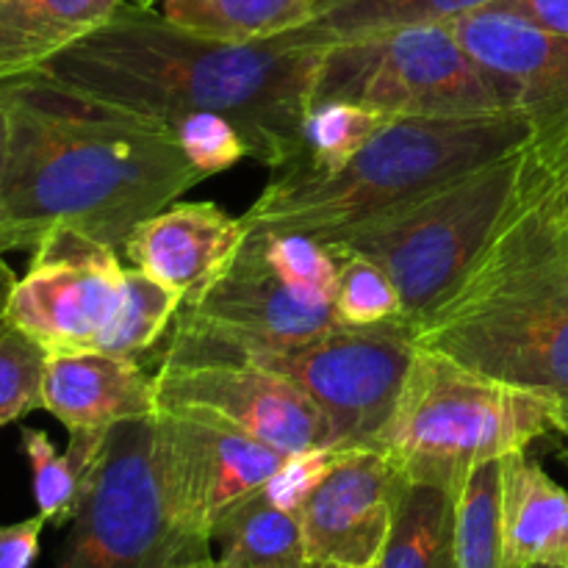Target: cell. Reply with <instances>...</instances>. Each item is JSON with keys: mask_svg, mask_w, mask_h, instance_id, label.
<instances>
[{"mask_svg": "<svg viewBox=\"0 0 568 568\" xmlns=\"http://www.w3.org/2000/svg\"><path fill=\"white\" fill-rule=\"evenodd\" d=\"M122 272L116 247L53 227L31 247L6 300V320L48 355L89 353L114 320Z\"/></svg>", "mask_w": 568, "mask_h": 568, "instance_id": "30bf717a", "label": "cell"}, {"mask_svg": "<svg viewBox=\"0 0 568 568\" xmlns=\"http://www.w3.org/2000/svg\"><path fill=\"white\" fill-rule=\"evenodd\" d=\"M155 410L231 427L292 455L327 447L322 410L283 377L225 361L161 358L153 375Z\"/></svg>", "mask_w": 568, "mask_h": 568, "instance_id": "8fae6325", "label": "cell"}, {"mask_svg": "<svg viewBox=\"0 0 568 568\" xmlns=\"http://www.w3.org/2000/svg\"><path fill=\"white\" fill-rule=\"evenodd\" d=\"M14 281H17V275L9 270V266H6L3 255H0V314L6 311V300H9V292H11V286H14Z\"/></svg>", "mask_w": 568, "mask_h": 568, "instance_id": "8d00e7d4", "label": "cell"}, {"mask_svg": "<svg viewBox=\"0 0 568 568\" xmlns=\"http://www.w3.org/2000/svg\"><path fill=\"white\" fill-rule=\"evenodd\" d=\"M9 116L3 253L31 250L53 227L122 247L150 220L205 181L166 125L20 78L0 87Z\"/></svg>", "mask_w": 568, "mask_h": 568, "instance_id": "7a4b0ae2", "label": "cell"}, {"mask_svg": "<svg viewBox=\"0 0 568 568\" xmlns=\"http://www.w3.org/2000/svg\"><path fill=\"white\" fill-rule=\"evenodd\" d=\"M322 568H336V566H322Z\"/></svg>", "mask_w": 568, "mask_h": 568, "instance_id": "b9f144b4", "label": "cell"}, {"mask_svg": "<svg viewBox=\"0 0 568 568\" xmlns=\"http://www.w3.org/2000/svg\"><path fill=\"white\" fill-rule=\"evenodd\" d=\"M322 0H159L172 26L220 42H261L314 20Z\"/></svg>", "mask_w": 568, "mask_h": 568, "instance_id": "44dd1931", "label": "cell"}, {"mask_svg": "<svg viewBox=\"0 0 568 568\" xmlns=\"http://www.w3.org/2000/svg\"><path fill=\"white\" fill-rule=\"evenodd\" d=\"M111 430L70 433L64 453L53 447L50 436L39 427H22L20 444L31 466V486L37 514L53 527H64L75 519L87 480L103 455Z\"/></svg>", "mask_w": 568, "mask_h": 568, "instance_id": "7402d4cb", "label": "cell"}, {"mask_svg": "<svg viewBox=\"0 0 568 568\" xmlns=\"http://www.w3.org/2000/svg\"><path fill=\"white\" fill-rule=\"evenodd\" d=\"M375 568H458L455 494L425 483H405L392 536Z\"/></svg>", "mask_w": 568, "mask_h": 568, "instance_id": "603a6c76", "label": "cell"}, {"mask_svg": "<svg viewBox=\"0 0 568 568\" xmlns=\"http://www.w3.org/2000/svg\"><path fill=\"white\" fill-rule=\"evenodd\" d=\"M536 133L527 111L486 116H388L336 170L294 159L244 211L250 231H294L331 239L399 209L464 172L525 148Z\"/></svg>", "mask_w": 568, "mask_h": 568, "instance_id": "277c9868", "label": "cell"}, {"mask_svg": "<svg viewBox=\"0 0 568 568\" xmlns=\"http://www.w3.org/2000/svg\"><path fill=\"white\" fill-rule=\"evenodd\" d=\"M175 568H222L220 560H214L211 555H205V558H197V560H186V564L175 566Z\"/></svg>", "mask_w": 568, "mask_h": 568, "instance_id": "74e56055", "label": "cell"}, {"mask_svg": "<svg viewBox=\"0 0 568 568\" xmlns=\"http://www.w3.org/2000/svg\"><path fill=\"white\" fill-rule=\"evenodd\" d=\"M491 9L510 11V14L525 17L544 28L568 33V0H497L491 3Z\"/></svg>", "mask_w": 568, "mask_h": 568, "instance_id": "e575fe53", "label": "cell"}, {"mask_svg": "<svg viewBox=\"0 0 568 568\" xmlns=\"http://www.w3.org/2000/svg\"><path fill=\"white\" fill-rule=\"evenodd\" d=\"M316 100H347L386 116H486L519 111L466 53L449 22L405 26L325 44Z\"/></svg>", "mask_w": 568, "mask_h": 568, "instance_id": "ba28073f", "label": "cell"}, {"mask_svg": "<svg viewBox=\"0 0 568 568\" xmlns=\"http://www.w3.org/2000/svg\"><path fill=\"white\" fill-rule=\"evenodd\" d=\"M42 410L67 433L111 430L155 414L153 377L136 358L98 353L48 355Z\"/></svg>", "mask_w": 568, "mask_h": 568, "instance_id": "e0dca14e", "label": "cell"}, {"mask_svg": "<svg viewBox=\"0 0 568 568\" xmlns=\"http://www.w3.org/2000/svg\"><path fill=\"white\" fill-rule=\"evenodd\" d=\"M205 555L166 508L155 414L111 427L55 568H175Z\"/></svg>", "mask_w": 568, "mask_h": 568, "instance_id": "9c48e42d", "label": "cell"}, {"mask_svg": "<svg viewBox=\"0 0 568 568\" xmlns=\"http://www.w3.org/2000/svg\"><path fill=\"white\" fill-rule=\"evenodd\" d=\"M247 236L244 216L227 214L203 200H175L139 222L122 242V253L131 266L181 292L183 300H192L220 277Z\"/></svg>", "mask_w": 568, "mask_h": 568, "instance_id": "2e32d148", "label": "cell"}, {"mask_svg": "<svg viewBox=\"0 0 568 568\" xmlns=\"http://www.w3.org/2000/svg\"><path fill=\"white\" fill-rule=\"evenodd\" d=\"M6 142H9V116H6V105L0 103V192H3ZM0 255H6V253H3V220H0Z\"/></svg>", "mask_w": 568, "mask_h": 568, "instance_id": "d590c367", "label": "cell"}, {"mask_svg": "<svg viewBox=\"0 0 568 568\" xmlns=\"http://www.w3.org/2000/svg\"><path fill=\"white\" fill-rule=\"evenodd\" d=\"M414 325L338 327L297 344H258L216 336L178 322L164 358L253 366L297 386L327 422V447L369 449L392 416L416 358Z\"/></svg>", "mask_w": 568, "mask_h": 568, "instance_id": "8992f818", "label": "cell"}, {"mask_svg": "<svg viewBox=\"0 0 568 568\" xmlns=\"http://www.w3.org/2000/svg\"><path fill=\"white\" fill-rule=\"evenodd\" d=\"M48 353L0 314V427L42 408Z\"/></svg>", "mask_w": 568, "mask_h": 568, "instance_id": "4dcf8cb0", "label": "cell"}, {"mask_svg": "<svg viewBox=\"0 0 568 568\" xmlns=\"http://www.w3.org/2000/svg\"><path fill=\"white\" fill-rule=\"evenodd\" d=\"M503 458L477 464L455 494V555L458 568H508L499 519Z\"/></svg>", "mask_w": 568, "mask_h": 568, "instance_id": "4316f807", "label": "cell"}, {"mask_svg": "<svg viewBox=\"0 0 568 568\" xmlns=\"http://www.w3.org/2000/svg\"><path fill=\"white\" fill-rule=\"evenodd\" d=\"M558 427L560 405L552 399L416 349L397 405L369 449L405 483L458 494L477 464L521 453Z\"/></svg>", "mask_w": 568, "mask_h": 568, "instance_id": "5b68a950", "label": "cell"}, {"mask_svg": "<svg viewBox=\"0 0 568 568\" xmlns=\"http://www.w3.org/2000/svg\"><path fill=\"white\" fill-rule=\"evenodd\" d=\"M497 0H322L314 20L305 22L303 31L314 42L331 44L392 28L453 22Z\"/></svg>", "mask_w": 568, "mask_h": 568, "instance_id": "cb8c5ba5", "label": "cell"}, {"mask_svg": "<svg viewBox=\"0 0 568 568\" xmlns=\"http://www.w3.org/2000/svg\"><path fill=\"white\" fill-rule=\"evenodd\" d=\"M211 541L220 544L222 568H314L300 514L272 503L264 488L227 508Z\"/></svg>", "mask_w": 568, "mask_h": 568, "instance_id": "ffe728a7", "label": "cell"}, {"mask_svg": "<svg viewBox=\"0 0 568 568\" xmlns=\"http://www.w3.org/2000/svg\"><path fill=\"white\" fill-rule=\"evenodd\" d=\"M122 6L125 0H0V87L37 72Z\"/></svg>", "mask_w": 568, "mask_h": 568, "instance_id": "d6986e66", "label": "cell"}, {"mask_svg": "<svg viewBox=\"0 0 568 568\" xmlns=\"http://www.w3.org/2000/svg\"><path fill=\"white\" fill-rule=\"evenodd\" d=\"M514 209L555 231H568V109L536 125L521 148V175Z\"/></svg>", "mask_w": 568, "mask_h": 568, "instance_id": "d4e9b609", "label": "cell"}, {"mask_svg": "<svg viewBox=\"0 0 568 568\" xmlns=\"http://www.w3.org/2000/svg\"><path fill=\"white\" fill-rule=\"evenodd\" d=\"M499 519L508 568L568 564V491L527 449L503 458Z\"/></svg>", "mask_w": 568, "mask_h": 568, "instance_id": "ac0fdd59", "label": "cell"}, {"mask_svg": "<svg viewBox=\"0 0 568 568\" xmlns=\"http://www.w3.org/2000/svg\"><path fill=\"white\" fill-rule=\"evenodd\" d=\"M405 480L375 449H344L300 510L314 566L375 568L392 536Z\"/></svg>", "mask_w": 568, "mask_h": 568, "instance_id": "4fadbf2b", "label": "cell"}, {"mask_svg": "<svg viewBox=\"0 0 568 568\" xmlns=\"http://www.w3.org/2000/svg\"><path fill=\"white\" fill-rule=\"evenodd\" d=\"M416 347L560 405L568 430V247L510 205L458 292L414 327Z\"/></svg>", "mask_w": 568, "mask_h": 568, "instance_id": "3957f363", "label": "cell"}, {"mask_svg": "<svg viewBox=\"0 0 568 568\" xmlns=\"http://www.w3.org/2000/svg\"><path fill=\"white\" fill-rule=\"evenodd\" d=\"M183 303L186 300L181 292L164 286L136 266H125L120 305L94 349L116 358H139L164 336L172 316L181 314Z\"/></svg>", "mask_w": 568, "mask_h": 568, "instance_id": "484cf974", "label": "cell"}, {"mask_svg": "<svg viewBox=\"0 0 568 568\" xmlns=\"http://www.w3.org/2000/svg\"><path fill=\"white\" fill-rule=\"evenodd\" d=\"M161 486L183 536L211 544L216 519L239 499L261 491L286 453L231 427L155 410Z\"/></svg>", "mask_w": 568, "mask_h": 568, "instance_id": "7c38bea8", "label": "cell"}, {"mask_svg": "<svg viewBox=\"0 0 568 568\" xmlns=\"http://www.w3.org/2000/svg\"><path fill=\"white\" fill-rule=\"evenodd\" d=\"M314 568H322V566H314Z\"/></svg>", "mask_w": 568, "mask_h": 568, "instance_id": "7bdbcfd3", "label": "cell"}, {"mask_svg": "<svg viewBox=\"0 0 568 568\" xmlns=\"http://www.w3.org/2000/svg\"><path fill=\"white\" fill-rule=\"evenodd\" d=\"M552 231H555V227H552ZM558 233H560V239H564V244L568 247V231H558Z\"/></svg>", "mask_w": 568, "mask_h": 568, "instance_id": "ab89813d", "label": "cell"}, {"mask_svg": "<svg viewBox=\"0 0 568 568\" xmlns=\"http://www.w3.org/2000/svg\"><path fill=\"white\" fill-rule=\"evenodd\" d=\"M322 50L303 28L261 42H220L125 3L26 78L170 131L181 116L216 111L239 128L250 159L277 170L303 155L300 128Z\"/></svg>", "mask_w": 568, "mask_h": 568, "instance_id": "6da1fadb", "label": "cell"}, {"mask_svg": "<svg viewBox=\"0 0 568 568\" xmlns=\"http://www.w3.org/2000/svg\"><path fill=\"white\" fill-rule=\"evenodd\" d=\"M525 568H568V564H530Z\"/></svg>", "mask_w": 568, "mask_h": 568, "instance_id": "f35d334b", "label": "cell"}, {"mask_svg": "<svg viewBox=\"0 0 568 568\" xmlns=\"http://www.w3.org/2000/svg\"><path fill=\"white\" fill-rule=\"evenodd\" d=\"M44 525L48 521L42 514L14 525H0V568H31L37 564Z\"/></svg>", "mask_w": 568, "mask_h": 568, "instance_id": "836d02e7", "label": "cell"}, {"mask_svg": "<svg viewBox=\"0 0 568 568\" xmlns=\"http://www.w3.org/2000/svg\"><path fill=\"white\" fill-rule=\"evenodd\" d=\"M338 455H342V449L325 447V444H322V447L300 449V453L286 455V460L277 466V471L264 486V494L272 503L281 505V508L300 514L303 505L308 503L311 494H314L316 488H320V483L331 475Z\"/></svg>", "mask_w": 568, "mask_h": 568, "instance_id": "d6a6232c", "label": "cell"}, {"mask_svg": "<svg viewBox=\"0 0 568 568\" xmlns=\"http://www.w3.org/2000/svg\"><path fill=\"white\" fill-rule=\"evenodd\" d=\"M172 133L189 164L203 178L220 175L242 159H250L247 142L239 128L216 111H194V114L181 116L172 125Z\"/></svg>", "mask_w": 568, "mask_h": 568, "instance_id": "1f68e13d", "label": "cell"}, {"mask_svg": "<svg viewBox=\"0 0 568 568\" xmlns=\"http://www.w3.org/2000/svg\"><path fill=\"white\" fill-rule=\"evenodd\" d=\"M178 322L258 344L311 342L344 327L336 305L292 292L270 270L258 233L244 239L231 264L205 292L183 303Z\"/></svg>", "mask_w": 568, "mask_h": 568, "instance_id": "5bb4252c", "label": "cell"}, {"mask_svg": "<svg viewBox=\"0 0 568 568\" xmlns=\"http://www.w3.org/2000/svg\"><path fill=\"white\" fill-rule=\"evenodd\" d=\"M258 233L261 253L270 270L292 292L316 303H333L338 286V255L322 239L294 231H250Z\"/></svg>", "mask_w": 568, "mask_h": 568, "instance_id": "f1b7e54d", "label": "cell"}, {"mask_svg": "<svg viewBox=\"0 0 568 568\" xmlns=\"http://www.w3.org/2000/svg\"><path fill=\"white\" fill-rule=\"evenodd\" d=\"M336 255L342 266L333 305L344 327H372L403 320V297L383 266L355 253Z\"/></svg>", "mask_w": 568, "mask_h": 568, "instance_id": "f546056e", "label": "cell"}, {"mask_svg": "<svg viewBox=\"0 0 568 568\" xmlns=\"http://www.w3.org/2000/svg\"><path fill=\"white\" fill-rule=\"evenodd\" d=\"M386 120L388 116L381 111L347 100H316L305 109L303 128H300L303 139L300 161L314 170H336L353 159Z\"/></svg>", "mask_w": 568, "mask_h": 568, "instance_id": "83f0119b", "label": "cell"}, {"mask_svg": "<svg viewBox=\"0 0 568 568\" xmlns=\"http://www.w3.org/2000/svg\"><path fill=\"white\" fill-rule=\"evenodd\" d=\"M519 175L521 150H516L325 244L383 266L403 297V320L416 327L458 292L486 253L514 205Z\"/></svg>", "mask_w": 568, "mask_h": 568, "instance_id": "52a82bcc", "label": "cell"}, {"mask_svg": "<svg viewBox=\"0 0 568 568\" xmlns=\"http://www.w3.org/2000/svg\"><path fill=\"white\" fill-rule=\"evenodd\" d=\"M449 28L510 105L527 111L536 125L568 109V33L491 6L458 17Z\"/></svg>", "mask_w": 568, "mask_h": 568, "instance_id": "9a60e30c", "label": "cell"}, {"mask_svg": "<svg viewBox=\"0 0 568 568\" xmlns=\"http://www.w3.org/2000/svg\"><path fill=\"white\" fill-rule=\"evenodd\" d=\"M560 436H566V442H568V430H566V433H560ZM566 455H568V449H566Z\"/></svg>", "mask_w": 568, "mask_h": 568, "instance_id": "60d3db41", "label": "cell"}]
</instances>
